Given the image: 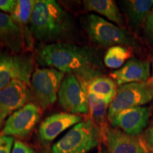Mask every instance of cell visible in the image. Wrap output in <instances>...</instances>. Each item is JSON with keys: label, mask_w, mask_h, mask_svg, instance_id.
Masks as SVG:
<instances>
[{"label": "cell", "mask_w": 153, "mask_h": 153, "mask_svg": "<svg viewBox=\"0 0 153 153\" xmlns=\"http://www.w3.org/2000/svg\"><path fill=\"white\" fill-rule=\"evenodd\" d=\"M36 58L40 65L73 74L87 86L102 74L99 53L88 46L64 42L45 44L37 49Z\"/></svg>", "instance_id": "cell-1"}, {"label": "cell", "mask_w": 153, "mask_h": 153, "mask_svg": "<svg viewBox=\"0 0 153 153\" xmlns=\"http://www.w3.org/2000/svg\"><path fill=\"white\" fill-rule=\"evenodd\" d=\"M29 29L38 41L48 44L63 43L72 38L74 24L72 16L57 1L36 0Z\"/></svg>", "instance_id": "cell-2"}, {"label": "cell", "mask_w": 153, "mask_h": 153, "mask_svg": "<svg viewBox=\"0 0 153 153\" xmlns=\"http://www.w3.org/2000/svg\"><path fill=\"white\" fill-rule=\"evenodd\" d=\"M100 130L91 118L74 126L52 147L51 153H87L99 145Z\"/></svg>", "instance_id": "cell-3"}, {"label": "cell", "mask_w": 153, "mask_h": 153, "mask_svg": "<svg viewBox=\"0 0 153 153\" xmlns=\"http://www.w3.org/2000/svg\"><path fill=\"white\" fill-rule=\"evenodd\" d=\"M85 28L89 39L102 47L135 46L136 42L127 30L94 14L87 16Z\"/></svg>", "instance_id": "cell-4"}, {"label": "cell", "mask_w": 153, "mask_h": 153, "mask_svg": "<svg viewBox=\"0 0 153 153\" xmlns=\"http://www.w3.org/2000/svg\"><path fill=\"white\" fill-rule=\"evenodd\" d=\"M64 72L55 68H38L30 79V89L33 99L42 110L46 109L56 101Z\"/></svg>", "instance_id": "cell-5"}, {"label": "cell", "mask_w": 153, "mask_h": 153, "mask_svg": "<svg viewBox=\"0 0 153 153\" xmlns=\"http://www.w3.org/2000/svg\"><path fill=\"white\" fill-rule=\"evenodd\" d=\"M153 99V85L148 82H133L118 87L115 99L108 109L109 121L118 113L128 108L142 106Z\"/></svg>", "instance_id": "cell-6"}, {"label": "cell", "mask_w": 153, "mask_h": 153, "mask_svg": "<svg viewBox=\"0 0 153 153\" xmlns=\"http://www.w3.org/2000/svg\"><path fill=\"white\" fill-rule=\"evenodd\" d=\"M34 67L30 55L0 53V91L14 80H20L30 87Z\"/></svg>", "instance_id": "cell-7"}, {"label": "cell", "mask_w": 153, "mask_h": 153, "mask_svg": "<svg viewBox=\"0 0 153 153\" xmlns=\"http://www.w3.org/2000/svg\"><path fill=\"white\" fill-rule=\"evenodd\" d=\"M87 85L75 76L66 74L61 83L57 97L60 106L68 113L85 114L89 112Z\"/></svg>", "instance_id": "cell-8"}, {"label": "cell", "mask_w": 153, "mask_h": 153, "mask_svg": "<svg viewBox=\"0 0 153 153\" xmlns=\"http://www.w3.org/2000/svg\"><path fill=\"white\" fill-rule=\"evenodd\" d=\"M42 109L38 105L29 103L16 111L5 122L1 135L19 138L27 137L41 117Z\"/></svg>", "instance_id": "cell-9"}, {"label": "cell", "mask_w": 153, "mask_h": 153, "mask_svg": "<svg viewBox=\"0 0 153 153\" xmlns=\"http://www.w3.org/2000/svg\"><path fill=\"white\" fill-rule=\"evenodd\" d=\"M150 115V106L133 107L118 113L110 120V123L127 135L136 137L146 128Z\"/></svg>", "instance_id": "cell-10"}, {"label": "cell", "mask_w": 153, "mask_h": 153, "mask_svg": "<svg viewBox=\"0 0 153 153\" xmlns=\"http://www.w3.org/2000/svg\"><path fill=\"white\" fill-rule=\"evenodd\" d=\"M33 100L30 86L20 80H14L0 91V108L7 116Z\"/></svg>", "instance_id": "cell-11"}, {"label": "cell", "mask_w": 153, "mask_h": 153, "mask_svg": "<svg viewBox=\"0 0 153 153\" xmlns=\"http://www.w3.org/2000/svg\"><path fill=\"white\" fill-rule=\"evenodd\" d=\"M82 121L80 115L60 112L53 114L42 122L38 129V136L42 142L48 143L61 133Z\"/></svg>", "instance_id": "cell-12"}, {"label": "cell", "mask_w": 153, "mask_h": 153, "mask_svg": "<svg viewBox=\"0 0 153 153\" xmlns=\"http://www.w3.org/2000/svg\"><path fill=\"white\" fill-rule=\"evenodd\" d=\"M150 75V61L137 58H130L123 67L110 74L118 87L133 82H146Z\"/></svg>", "instance_id": "cell-13"}, {"label": "cell", "mask_w": 153, "mask_h": 153, "mask_svg": "<svg viewBox=\"0 0 153 153\" xmlns=\"http://www.w3.org/2000/svg\"><path fill=\"white\" fill-rule=\"evenodd\" d=\"M106 142L108 153H148L143 141L117 128L107 131Z\"/></svg>", "instance_id": "cell-14"}, {"label": "cell", "mask_w": 153, "mask_h": 153, "mask_svg": "<svg viewBox=\"0 0 153 153\" xmlns=\"http://www.w3.org/2000/svg\"><path fill=\"white\" fill-rule=\"evenodd\" d=\"M0 43L14 54H22L24 36L22 30L11 16L0 11Z\"/></svg>", "instance_id": "cell-15"}, {"label": "cell", "mask_w": 153, "mask_h": 153, "mask_svg": "<svg viewBox=\"0 0 153 153\" xmlns=\"http://www.w3.org/2000/svg\"><path fill=\"white\" fill-rule=\"evenodd\" d=\"M121 4L130 24L137 30L145 25L153 7V0H127L121 1Z\"/></svg>", "instance_id": "cell-16"}, {"label": "cell", "mask_w": 153, "mask_h": 153, "mask_svg": "<svg viewBox=\"0 0 153 153\" xmlns=\"http://www.w3.org/2000/svg\"><path fill=\"white\" fill-rule=\"evenodd\" d=\"M83 5L87 11H94L103 15L120 28L123 26V15L113 0H86L83 1Z\"/></svg>", "instance_id": "cell-17"}, {"label": "cell", "mask_w": 153, "mask_h": 153, "mask_svg": "<svg viewBox=\"0 0 153 153\" xmlns=\"http://www.w3.org/2000/svg\"><path fill=\"white\" fill-rule=\"evenodd\" d=\"M117 85L111 78L99 76L89 82L87 86L88 92L104 99L108 103L112 102L117 94Z\"/></svg>", "instance_id": "cell-18"}, {"label": "cell", "mask_w": 153, "mask_h": 153, "mask_svg": "<svg viewBox=\"0 0 153 153\" xmlns=\"http://www.w3.org/2000/svg\"><path fill=\"white\" fill-rule=\"evenodd\" d=\"M36 0H18L16 7L11 17L19 25L23 33L26 35L29 31L30 17L35 7Z\"/></svg>", "instance_id": "cell-19"}, {"label": "cell", "mask_w": 153, "mask_h": 153, "mask_svg": "<svg viewBox=\"0 0 153 153\" xmlns=\"http://www.w3.org/2000/svg\"><path fill=\"white\" fill-rule=\"evenodd\" d=\"M131 54L132 52L129 48L123 45L112 46L107 50L105 54L104 64L109 68H120L126 60H129Z\"/></svg>", "instance_id": "cell-20"}, {"label": "cell", "mask_w": 153, "mask_h": 153, "mask_svg": "<svg viewBox=\"0 0 153 153\" xmlns=\"http://www.w3.org/2000/svg\"><path fill=\"white\" fill-rule=\"evenodd\" d=\"M87 97L89 112H90L94 120L99 123H103L106 118L107 109H108L110 103L89 92H88Z\"/></svg>", "instance_id": "cell-21"}, {"label": "cell", "mask_w": 153, "mask_h": 153, "mask_svg": "<svg viewBox=\"0 0 153 153\" xmlns=\"http://www.w3.org/2000/svg\"><path fill=\"white\" fill-rule=\"evenodd\" d=\"M144 33L148 43L153 48V7L145 23Z\"/></svg>", "instance_id": "cell-22"}, {"label": "cell", "mask_w": 153, "mask_h": 153, "mask_svg": "<svg viewBox=\"0 0 153 153\" xmlns=\"http://www.w3.org/2000/svg\"><path fill=\"white\" fill-rule=\"evenodd\" d=\"M14 137L0 134V153H11Z\"/></svg>", "instance_id": "cell-23"}, {"label": "cell", "mask_w": 153, "mask_h": 153, "mask_svg": "<svg viewBox=\"0 0 153 153\" xmlns=\"http://www.w3.org/2000/svg\"><path fill=\"white\" fill-rule=\"evenodd\" d=\"M11 153H36L35 150L25 143L16 140Z\"/></svg>", "instance_id": "cell-24"}, {"label": "cell", "mask_w": 153, "mask_h": 153, "mask_svg": "<svg viewBox=\"0 0 153 153\" xmlns=\"http://www.w3.org/2000/svg\"><path fill=\"white\" fill-rule=\"evenodd\" d=\"M143 142L147 148L153 149V120L143 135Z\"/></svg>", "instance_id": "cell-25"}, {"label": "cell", "mask_w": 153, "mask_h": 153, "mask_svg": "<svg viewBox=\"0 0 153 153\" xmlns=\"http://www.w3.org/2000/svg\"><path fill=\"white\" fill-rule=\"evenodd\" d=\"M17 1L14 0H0V10L12 14L16 7Z\"/></svg>", "instance_id": "cell-26"}, {"label": "cell", "mask_w": 153, "mask_h": 153, "mask_svg": "<svg viewBox=\"0 0 153 153\" xmlns=\"http://www.w3.org/2000/svg\"><path fill=\"white\" fill-rule=\"evenodd\" d=\"M7 116H7V115L1 109V108H0V129L2 128L4 124H5L4 120H5V118H7Z\"/></svg>", "instance_id": "cell-27"}, {"label": "cell", "mask_w": 153, "mask_h": 153, "mask_svg": "<svg viewBox=\"0 0 153 153\" xmlns=\"http://www.w3.org/2000/svg\"><path fill=\"white\" fill-rule=\"evenodd\" d=\"M152 79H153V57H152Z\"/></svg>", "instance_id": "cell-28"}, {"label": "cell", "mask_w": 153, "mask_h": 153, "mask_svg": "<svg viewBox=\"0 0 153 153\" xmlns=\"http://www.w3.org/2000/svg\"><path fill=\"white\" fill-rule=\"evenodd\" d=\"M98 153H106V152H99Z\"/></svg>", "instance_id": "cell-29"}, {"label": "cell", "mask_w": 153, "mask_h": 153, "mask_svg": "<svg viewBox=\"0 0 153 153\" xmlns=\"http://www.w3.org/2000/svg\"><path fill=\"white\" fill-rule=\"evenodd\" d=\"M0 47H1V44H0Z\"/></svg>", "instance_id": "cell-30"}, {"label": "cell", "mask_w": 153, "mask_h": 153, "mask_svg": "<svg viewBox=\"0 0 153 153\" xmlns=\"http://www.w3.org/2000/svg\"><path fill=\"white\" fill-rule=\"evenodd\" d=\"M150 153H153V152H150Z\"/></svg>", "instance_id": "cell-31"}]
</instances>
